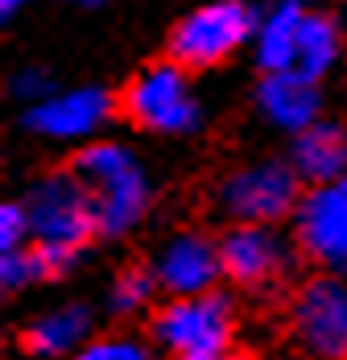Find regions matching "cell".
<instances>
[{
	"label": "cell",
	"mask_w": 347,
	"mask_h": 360,
	"mask_svg": "<svg viewBox=\"0 0 347 360\" xmlns=\"http://www.w3.org/2000/svg\"><path fill=\"white\" fill-rule=\"evenodd\" d=\"M74 174L91 191V203H96L104 236H120L133 224H140L145 207H149V179H145L140 162L124 145L116 141L83 145L79 158H74Z\"/></svg>",
	"instance_id": "obj_1"
},
{
	"label": "cell",
	"mask_w": 347,
	"mask_h": 360,
	"mask_svg": "<svg viewBox=\"0 0 347 360\" xmlns=\"http://www.w3.org/2000/svg\"><path fill=\"white\" fill-rule=\"evenodd\" d=\"M153 340L174 360H240L236 311L223 294L170 298L153 315Z\"/></svg>",
	"instance_id": "obj_2"
},
{
	"label": "cell",
	"mask_w": 347,
	"mask_h": 360,
	"mask_svg": "<svg viewBox=\"0 0 347 360\" xmlns=\"http://www.w3.org/2000/svg\"><path fill=\"white\" fill-rule=\"evenodd\" d=\"M25 216L37 249L63 252L70 261L100 232L91 191L83 186L79 174H46L41 182H34L25 195Z\"/></svg>",
	"instance_id": "obj_3"
},
{
	"label": "cell",
	"mask_w": 347,
	"mask_h": 360,
	"mask_svg": "<svg viewBox=\"0 0 347 360\" xmlns=\"http://www.w3.org/2000/svg\"><path fill=\"white\" fill-rule=\"evenodd\" d=\"M261 17L244 0H211L203 8L186 13L170 34V63L182 71H207L232 58L244 41L256 37Z\"/></svg>",
	"instance_id": "obj_4"
},
{
	"label": "cell",
	"mask_w": 347,
	"mask_h": 360,
	"mask_svg": "<svg viewBox=\"0 0 347 360\" xmlns=\"http://www.w3.org/2000/svg\"><path fill=\"white\" fill-rule=\"evenodd\" d=\"M120 112L145 133H190L203 120V108L190 91V75L170 58L129 79V87L120 91Z\"/></svg>",
	"instance_id": "obj_5"
},
{
	"label": "cell",
	"mask_w": 347,
	"mask_h": 360,
	"mask_svg": "<svg viewBox=\"0 0 347 360\" xmlns=\"http://www.w3.org/2000/svg\"><path fill=\"white\" fill-rule=\"evenodd\" d=\"M298 170L289 162H256L219 182V207L236 224H265L273 228L277 219L298 216L302 207V186Z\"/></svg>",
	"instance_id": "obj_6"
},
{
	"label": "cell",
	"mask_w": 347,
	"mask_h": 360,
	"mask_svg": "<svg viewBox=\"0 0 347 360\" xmlns=\"http://www.w3.org/2000/svg\"><path fill=\"white\" fill-rule=\"evenodd\" d=\"M294 340L314 360H347V282L314 278L289 311Z\"/></svg>",
	"instance_id": "obj_7"
},
{
	"label": "cell",
	"mask_w": 347,
	"mask_h": 360,
	"mask_svg": "<svg viewBox=\"0 0 347 360\" xmlns=\"http://www.w3.org/2000/svg\"><path fill=\"white\" fill-rule=\"evenodd\" d=\"M112 96L104 87H74V91H54L41 104L25 108V129L50 141H83L100 133L112 116Z\"/></svg>",
	"instance_id": "obj_8"
},
{
	"label": "cell",
	"mask_w": 347,
	"mask_h": 360,
	"mask_svg": "<svg viewBox=\"0 0 347 360\" xmlns=\"http://www.w3.org/2000/svg\"><path fill=\"white\" fill-rule=\"evenodd\" d=\"M298 240L314 261L347 269V174L314 186L298 207Z\"/></svg>",
	"instance_id": "obj_9"
},
{
	"label": "cell",
	"mask_w": 347,
	"mask_h": 360,
	"mask_svg": "<svg viewBox=\"0 0 347 360\" xmlns=\"http://www.w3.org/2000/svg\"><path fill=\"white\" fill-rule=\"evenodd\" d=\"M219 261H223L228 282H236V286H269L285 274L289 249L265 224H236L219 240Z\"/></svg>",
	"instance_id": "obj_10"
},
{
	"label": "cell",
	"mask_w": 347,
	"mask_h": 360,
	"mask_svg": "<svg viewBox=\"0 0 347 360\" xmlns=\"http://www.w3.org/2000/svg\"><path fill=\"white\" fill-rule=\"evenodd\" d=\"M153 278L157 286L170 290V298H199L211 294L215 282L223 278V261H219V245L199 236V232H182L174 236L166 249L153 261Z\"/></svg>",
	"instance_id": "obj_11"
},
{
	"label": "cell",
	"mask_w": 347,
	"mask_h": 360,
	"mask_svg": "<svg viewBox=\"0 0 347 360\" xmlns=\"http://www.w3.org/2000/svg\"><path fill=\"white\" fill-rule=\"evenodd\" d=\"M256 104L277 129L294 133V137L318 124V87L298 71L265 75L256 87Z\"/></svg>",
	"instance_id": "obj_12"
},
{
	"label": "cell",
	"mask_w": 347,
	"mask_h": 360,
	"mask_svg": "<svg viewBox=\"0 0 347 360\" xmlns=\"http://www.w3.org/2000/svg\"><path fill=\"white\" fill-rule=\"evenodd\" d=\"M91 311L87 307H79V302H70V307H54V311H46V315H37L34 323L25 327V335H21V344L34 352V356H79L91 340Z\"/></svg>",
	"instance_id": "obj_13"
},
{
	"label": "cell",
	"mask_w": 347,
	"mask_h": 360,
	"mask_svg": "<svg viewBox=\"0 0 347 360\" xmlns=\"http://www.w3.org/2000/svg\"><path fill=\"white\" fill-rule=\"evenodd\" d=\"M302 21H306V8L302 0H277L261 25H256V63L265 75H281V71H294L298 63V37H302Z\"/></svg>",
	"instance_id": "obj_14"
},
{
	"label": "cell",
	"mask_w": 347,
	"mask_h": 360,
	"mask_svg": "<svg viewBox=\"0 0 347 360\" xmlns=\"http://www.w3.org/2000/svg\"><path fill=\"white\" fill-rule=\"evenodd\" d=\"M289 166L298 170V179H306L310 186H327V182L347 174V133L339 124H314L306 133L294 137V158Z\"/></svg>",
	"instance_id": "obj_15"
},
{
	"label": "cell",
	"mask_w": 347,
	"mask_h": 360,
	"mask_svg": "<svg viewBox=\"0 0 347 360\" xmlns=\"http://www.w3.org/2000/svg\"><path fill=\"white\" fill-rule=\"evenodd\" d=\"M339 54H343V34H339L335 17L306 13L302 37H298V63H294V71L302 75V79H310V83H318L322 75L339 63Z\"/></svg>",
	"instance_id": "obj_16"
},
{
	"label": "cell",
	"mask_w": 347,
	"mask_h": 360,
	"mask_svg": "<svg viewBox=\"0 0 347 360\" xmlns=\"http://www.w3.org/2000/svg\"><path fill=\"white\" fill-rule=\"evenodd\" d=\"M70 265L74 261L63 257V252L30 245V249H17V252H4L0 257V282H4V290H25V286H34V282H41V278L67 274Z\"/></svg>",
	"instance_id": "obj_17"
},
{
	"label": "cell",
	"mask_w": 347,
	"mask_h": 360,
	"mask_svg": "<svg viewBox=\"0 0 347 360\" xmlns=\"http://www.w3.org/2000/svg\"><path fill=\"white\" fill-rule=\"evenodd\" d=\"M153 290H162L153 274H145V269H129V274H120V278L112 282L107 307H112L116 315H137L140 307L149 302V294H153Z\"/></svg>",
	"instance_id": "obj_18"
},
{
	"label": "cell",
	"mask_w": 347,
	"mask_h": 360,
	"mask_svg": "<svg viewBox=\"0 0 347 360\" xmlns=\"http://www.w3.org/2000/svg\"><path fill=\"white\" fill-rule=\"evenodd\" d=\"M70 360H149V348L129 340V335H104V340H91L79 356Z\"/></svg>",
	"instance_id": "obj_19"
},
{
	"label": "cell",
	"mask_w": 347,
	"mask_h": 360,
	"mask_svg": "<svg viewBox=\"0 0 347 360\" xmlns=\"http://www.w3.org/2000/svg\"><path fill=\"white\" fill-rule=\"evenodd\" d=\"M34 236H30V216H25V203H4L0 207V257L17 249H30Z\"/></svg>",
	"instance_id": "obj_20"
},
{
	"label": "cell",
	"mask_w": 347,
	"mask_h": 360,
	"mask_svg": "<svg viewBox=\"0 0 347 360\" xmlns=\"http://www.w3.org/2000/svg\"><path fill=\"white\" fill-rule=\"evenodd\" d=\"M13 96H17V100H25L30 108H34V104H41L46 96H54V87H50V75L37 71V67L17 71V75H13Z\"/></svg>",
	"instance_id": "obj_21"
},
{
	"label": "cell",
	"mask_w": 347,
	"mask_h": 360,
	"mask_svg": "<svg viewBox=\"0 0 347 360\" xmlns=\"http://www.w3.org/2000/svg\"><path fill=\"white\" fill-rule=\"evenodd\" d=\"M25 4H34V0H0V13H4V17H13V13H17V8H25Z\"/></svg>",
	"instance_id": "obj_22"
},
{
	"label": "cell",
	"mask_w": 347,
	"mask_h": 360,
	"mask_svg": "<svg viewBox=\"0 0 347 360\" xmlns=\"http://www.w3.org/2000/svg\"><path fill=\"white\" fill-rule=\"evenodd\" d=\"M79 4H104V0H79Z\"/></svg>",
	"instance_id": "obj_23"
}]
</instances>
